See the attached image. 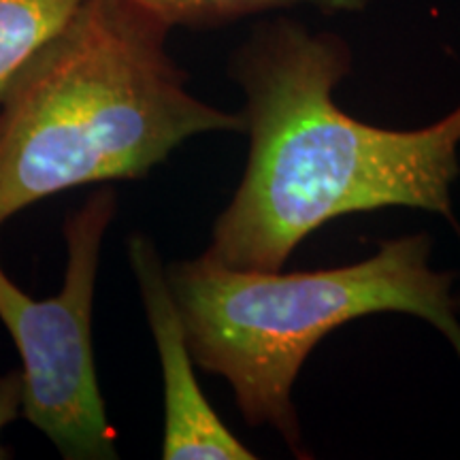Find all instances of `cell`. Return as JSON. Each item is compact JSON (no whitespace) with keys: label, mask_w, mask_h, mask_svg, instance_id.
Returning <instances> with one entry per match:
<instances>
[{"label":"cell","mask_w":460,"mask_h":460,"mask_svg":"<svg viewBox=\"0 0 460 460\" xmlns=\"http://www.w3.org/2000/svg\"><path fill=\"white\" fill-rule=\"evenodd\" d=\"M22 410V373L9 371L0 377V460L9 456L7 446H3V430L17 418Z\"/></svg>","instance_id":"8"},{"label":"cell","mask_w":460,"mask_h":460,"mask_svg":"<svg viewBox=\"0 0 460 460\" xmlns=\"http://www.w3.org/2000/svg\"><path fill=\"white\" fill-rule=\"evenodd\" d=\"M349 73L352 49L343 37L288 17L254 28L234 51L230 77L245 94L250 158L207 256L234 269L281 271L324 224L386 207L444 217L460 237L452 205L460 105L416 130L365 124L332 99Z\"/></svg>","instance_id":"1"},{"label":"cell","mask_w":460,"mask_h":460,"mask_svg":"<svg viewBox=\"0 0 460 460\" xmlns=\"http://www.w3.org/2000/svg\"><path fill=\"white\" fill-rule=\"evenodd\" d=\"M126 3L146 11L169 28H211L247 15L296 7V4H309L324 13H358L371 7L376 0H126Z\"/></svg>","instance_id":"7"},{"label":"cell","mask_w":460,"mask_h":460,"mask_svg":"<svg viewBox=\"0 0 460 460\" xmlns=\"http://www.w3.org/2000/svg\"><path fill=\"white\" fill-rule=\"evenodd\" d=\"M454 303H456V309H458V314H460V292H458V295H454Z\"/></svg>","instance_id":"9"},{"label":"cell","mask_w":460,"mask_h":460,"mask_svg":"<svg viewBox=\"0 0 460 460\" xmlns=\"http://www.w3.org/2000/svg\"><path fill=\"white\" fill-rule=\"evenodd\" d=\"M171 28L126 0H85L0 99V226L65 190L141 180L243 113L199 101L166 49Z\"/></svg>","instance_id":"2"},{"label":"cell","mask_w":460,"mask_h":460,"mask_svg":"<svg viewBox=\"0 0 460 460\" xmlns=\"http://www.w3.org/2000/svg\"><path fill=\"white\" fill-rule=\"evenodd\" d=\"M429 234L384 241L365 261L320 271L234 269L211 256L166 267L192 358L226 379L250 427H271L296 458H312L292 402L303 362L352 320L407 314L433 324L460 358L454 273L430 267Z\"/></svg>","instance_id":"3"},{"label":"cell","mask_w":460,"mask_h":460,"mask_svg":"<svg viewBox=\"0 0 460 460\" xmlns=\"http://www.w3.org/2000/svg\"><path fill=\"white\" fill-rule=\"evenodd\" d=\"M85 0H0V99L15 73L73 20Z\"/></svg>","instance_id":"6"},{"label":"cell","mask_w":460,"mask_h":460,"mask_svg":"<svg viewBox=\"0 0 460 460\" xmlns=\"http://www.w3.org/2000/svg\"><path fill=\"white\" fill-rule=\"evenodd\" d=\"M128 256L163 369V458L254 460L256 454L222 422L199 386L186 326L154 239L143 233L130 234Z\"/></svg>","instance_id":"5"},{"label":"cell","mask_w":460,"mask_h":460,"mask_svg":"<svg viewBox=\"0 0 460 460\" xmlns=\"http://www.w3.org/2000/svg\"><path fill=\"white\" fill-rule=\"evenodd\" d=\"M118 197L101 188L65 222L66 271L56 296H28L0 264V322L22 356V411L68 460L118 458L94 352L92 303Z\"/></svg>","instance_id":"4"}]
</instances>
